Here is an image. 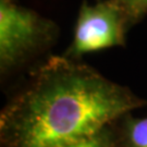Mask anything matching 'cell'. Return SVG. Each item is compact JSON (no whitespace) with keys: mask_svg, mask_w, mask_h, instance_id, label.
Listing matches in <instances>:
<instances>
[{"mask_svg":"<svg viewBox=\"0 0 147 147\" xmlns=\"http://www.w3.org/2000/svg\"><path fill=\"white\" fill-rule=\"evenodd\" d=\"M147 105L67 56H50L3 107L1 147H69Z\"/></svg>","mask_w":147,"mask_h":147,"instance_id":"6da1fadb","label":"cell"},{"mask_svg":"<svg viewBox=\"0 0 147 147\" xmlns=\"http://www.w3.org/2000/svg\"><path fill=\"white\" fill-rule=\"evenodd\" d=\"M58 35L53 21L14 0H0V71L20 68L42 53Z\"/></svg>","mask_w":147,"mask_h":147,"instance_id":"7a4b0ae2","label":"cell"},{"mask_svg":"<svg viewBox=\"0 0 147 147\" xmlns=\"http://www.w3.org/2000/svg\"><path fill=\"white\" fill-rule=\"evenodd\" d=\"M127 27L125 14L115 0L95 5L84 2L76 20L73 40L64 56L78 60L86 53L124 46Z\"/></svg>","mask_w":147,"mask_h":147,"instance_id":"3957f363","label":"cell"},{"mask_svg":"<svg viewBox=\"0 0 147 147\" xmlns=\"http://www.w3.org/2000/svg\"><path fill=\"white\" fill-rule=\"evenodd\" d=\"M118 129L123 147H147V117L137 118L127 113L120 119Z\"/></svg>","mask_w":147,"mask_h":147,"instance_id":"277c9868","label":"cell"},{"mask_svg":"<svg viewBox=\"0 0 147 147\" xmlns=\"http://www.w3.org/2000/svg\"><path fill=\"white\" fill-rule=\"evenodd\" d=\"M69 147H123L115 123L104 126L95 134Z\"/></svg>","mask_w":147,"mask_h":147,"instance_id":"5b68a950","label":"cell"},{"mask_svg":"<svg viewBox=\"0 0 147 147\" xmlns=\"http://www.w3.org/2000/svg\"><path fill=\"white\" fill-rule=\"evenodd\" d=\"M121 7L129 26L135 25L147 16V0H115Z\"/></svg>","mask_w":147,"mask_h":147,"instance_id":"8992f818","label":"cell"}]
</instances>
